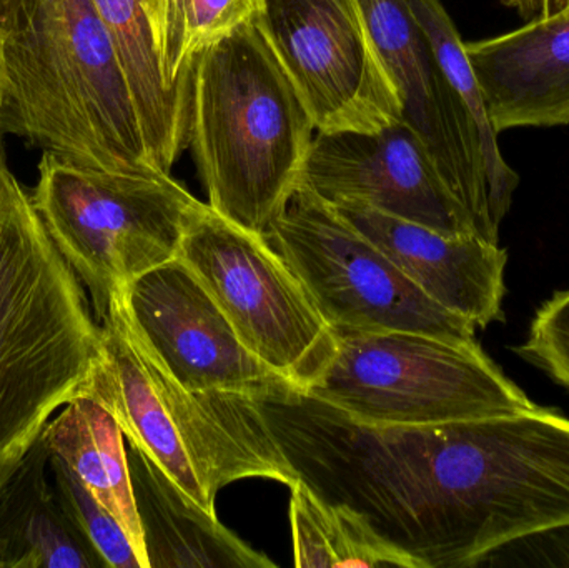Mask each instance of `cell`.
Returning a JSON list of instances; mask_svg holds the SVG:
<instances>
[{
	"label": "cell",
	"mask_w": 569,
	"mask_h": 568,
	"mask_svg": "<svg viewBox=\"0 0 569 568\" xmlns=\"http://www.w3.org/2000/svg\"><path fill=\"white\" fill-rule=\"evenodd\" d=\"M116 296L137 343L187 390L262 397L295 387L243 346L182 260L142 273Z\"/></svg>",
	"instance_id": "30bf717a"
},
{
	"label": "cell",
	"mask_w": 569,
	"mask_h": 568,
	"mask_svg": "<svg viewBox=\"0 0 569 568\" xmlns=\"http://www.w3.org/2000/svg\"><path fill=\"white\" fill-rule=\"evenodd\" d=\"M2 56L6 136L89 169L160 172L116 43L90 0H27Z\"/></svg>",
	"instance_id": "6da1fadb"
},
{
	"label": "cell",
	"mask_w": 569,
	"mask_h": 568,
	"mask_svg": "<svg viewBox=\"0 0 569 568\" xmlns=\"http://www.w3.org/2000/svg\"><path fill=\"white\" fill-rule=\"evenodd\" d=\"M257 20L318 132H377L403 119L357 0H262Z\"/></svg>",
	"instance_id": "9c48e42d"
},
{
	"label": "cell",
	"mask_w": 569,
	"mask_h": 568,
	"mask_svg": "<svg viewBox=\"0 0 569 568\" xmlns=\"http://www.w3.org/2000/svg\"><path fill=\"white\" fill-rule=\"evenodd\" d=\"M308 396L370 426H438L515 416L537 403L480 343L420 332H343Z\"/></svg>",
	"instance_id": "5b68a950"
},
{
	"label": "cell",
	"mask_w": 569,
	"mask_h": 568,
	"mask_svg": "<svg viewBox=\"0 0 569 568\" xmlns=\"http://www.w3.org/2000/svg\"><path fill=\"white\" fill-rule=\"evenodd\" d=\"M27 452V449L22 450H12V452L0 454V487L6 482L7 477L13 472L17 464L22 459L23 454Z\"/></svg>",
	"instance_id": "484cf974"
},
{
	"label": "cell",
	"mask_w": 569,
	"mask_h": 568,
	"mask_svg": "<svg viewBox=\"0 0 569 568\" xmlns=\"http://www.w3.org/2000/svg\"><path fill=\"white\" fill-rule=\"evenodd\" d=\"M315 130L259 20L197 59L190 143L209 206L220 216L266 236L298 189Z\"/></svg>",
	"instance_id": "7a4b0ae2"
},
{
	"label": "cell",
	"mask_w": 569,
	"mask_h": 568,
	"mask_svg": "<svg viewBox=\"0 0 569 568\" xmlns=\"http://www.w3.org/2000/svg\"><path fill=\"white\" fill-rule=\"evenodd\" d=\"M408 3H410L418 22L430 37L448 80L457 90L461 102L465 103L475 126H477L495 213L503 222L508 210H510L515 190L520 183V176L505 162L503 156H501L500 147H498V133L495 132L493 123H491L483 90L475 77L467 52H465V42L440 0H408Z\"/></svg>",
	"instance_id": "44dd1931"
},
{
	"label": "cell",
	"mask_w": 569,
	"mask_h": 568,
	"mask_svg": "<svg viewBox=\"0 0 569 568\" xmlns=\"http://www.w3.org/2000/svg\"><path fill=\"white\" fill-rule=\"evenodd\" d=\"M266 239L335 333L420 332L477 343V327L421 292L331 203L298 187Z\"/></svg>",
	"instance_id": "ba28073f"
},
{
	"label": "cell",
	"mask_w": 569,
	"mask_h": 568,
	"mask_svg": "<svg viewBox=\"0 0 569 568\" xmlns=\"http://www.w3.org/2000/svg\"><path fill=\"white\" fill-rule=\"evenodd\" d=\"M495 132L569 123V10L465 43Z\"/></svg>",
	"instance_id": "5bb4252c"
},
{
	"label": "cell",
	"mask_w": 569,
	"mask_h": 568,
	"mask_svg": "<svg viewBox=\"0 0 569 568\" xmlns=\"http://www.w3.org/2000/svg\"><path fill=\"white\" fill-rule=\"evenodd\" d=\"M40 439L82 486L119 520L149 568L142 526L137 512L126 436L116 417L89 396L67 402L43 427Z\"/></svg>",
	"instance_id": "e0dca14e"
},
{
	"label": "cell",
	"mask_w": 569,
	"mask_h": 568,
	"mask_svg": "<svg viewBox=\"0 0 569 568\" xmlns=\"http://www.w3.org/2000/svg\"><path fill=\"white\" fill-rule=\"evenodd\" d=\"M130 337L137 349L110 350L90 396L186 496L216 514L217 494L237 480L297 482L252 397L187 390Z\"/></svg>",
	"instance_id": "277c9868"
},
{
	"label": "cell",
	"mask_w": 569,
	"mask_h": 568,
	"mask_svg": "<svg viewBox=\"0 0 569 568\" xmlns=\"http://www.w3.org/2000/svg\"><path fill=\"white\" fill-rule=\"evenodd\" d=\"M106 23L136 100L147 149L170 173L190 146L192 106L167 87L153 40V0H90Z\"/></svg>",
	"instance_id": "ac0fdd59"
},
{
	"label": "cell",
	"mask_w": 569,
	"mask_h": 568,
	"mask_svg": "<svg viewBox=\"0 0 569 568\" xmlns=\"http://www.w3.org/2000/svg\"><path fill=\"white\" fill-rule=\"evenodd\" d=\"M26 6L27 0H0V40L13 32Z\"/></svg>",
	"instance_id": "d4e9b609"
},
{
	"label": "cell",
	"mask_w": 569,
	"mask_h": 568,
	"mask_svg": "<svg viewBox=\"0 0 569 568\" xmlns=\"http://www.w3.org/2000/svg\"><path fill=\"white\" fill-rule=\"evenodd\" d=\"M30 193L0 176V454L29 449L102 360V327Z\"/></svg>",
	"instance_id": "3957f363"
},
{
	"label": "cell",
	"mask_w": 569,
	"mask_h": 568,
	"mask_svg": "<svg viewBox=\"0 0 569 568\" xmlns=\"http://www.w3.org/2000/svg\"><path fill=\"white\" fill-rule=\"evenodd\" d=\"M381 66L397 89L401 116L430 150L445 182L470 213L480 239L498 243L480 137L408 0H357Z\"/></svg>",
	"instance_id": "8fae6325"
},
{
	"label": "cell",
	"mask_w": 569,
	"mask_h": 568,
	"mask_svg": "<svg viewBox=\"0 0 569 568\" xmlns=\"http://www.w3.org/2000/svg\"><path fill=\"white\" fill-rule=\"evenodd\" d=\"M49 462L39 436L0 487V568L107 567L63 510Z\"/></svg>",
	"instance_id": "2e32d148"
},
{
	"label": "cell",
	"mask_w": 569,
	"mask_h": 568,
	"mask_svg": "<svg viewBox=\"0 0 569 568\" xmlns=\"http://www.w3.org/2000/svg\"><path fill=\"white\" fill-rule=\"evenodd\" d=\"M518 352L569 389V289L541 306Z\"/></svg>",
	"instance_id": "603a6c76"
},
{
	"label": "cell",
	"mask_w": 569,
	"mask_h": 568,
	"mask_svg": "<svg viewBox=\"0 0 569 568\" xmlns=\"http://www.w3.org/2000/svg\"><path fill=\"white\" fill-rule=\"evenodd\" d=\"M290 489L295 567L417 568L353 510L325 502L301 480Z\"/></svg>",
	"instance_id": "d6986e66"
},
{
	"label": "cell",
	"mask_w": 569,
	"mask_h": 568,
	"mask_svg": "<svg viewBox=\"0 0 569 568\" xmlns=\"http://www.w3.org/2000/svg\"><path fill=\"white\" fill-rule=\"evenodd\" d=\"M53 487L67 516L110 568H143L119 520L82 486L59 457L50 456Z\"/></svg>",
	"instance_id": "7402d4cb"
},
{
	"label": "cell",
	"mask_w": 569,
	"mask_h": 568,
	"mask_svg": "<svg viewBox=\"0 0 569 568\" xmlns=\"http://www.w3.org/2000/svg\"><path fill=\"white\" fill-rule=\"evenodd\" d=\"M333 207L445 309L470 320L477 329L505 319L508 253L498 243L473 233L448 236L363 203Z\"/></svg>",
	"instance_id": "4fadbf2b"
},
{
	"label": "cell",
	"mask_w": 569,
	"mask_h": 568,
	"mask_svg": "<svg viewBox=\"0 0 569 568\" xmlns=\"http://www.w3.org/2000/svg\"><path fill=\"white\" fill-rule=\"evenodd\" d=\"M137 512L149 568H270L276 564L223 527L142 450L129 444Z\"/></svg>",
	"instance_id": "9a60e30c"
},
{
	"label": "cell",
	"mask_w": 569,
	"mask_h": 568,
	"mask_svg": "<svg viewBox=\"0 0 569 568\" xmlns=\"http://www.w3.org/2000/svg\"><path fill=\"white\" fill-rule=\"evenodd\" d=\"M2 102H3V56H2V40H0V176H2L7 167L6 149H3V133L2 130Z\"/></svg>",
	"instance_id": "4316f807"
},
{
	"label": "cell",
	"mask_w": 569,
	"mask_h": 568,
	"mask_svg": "<svg viewBox=\"0 0 569 568\" xmlns=\"http://www.w3.org/2000/svg\"><path fill=\"white\" fill-rule=\"evenodd\" d=\"M505 6L517 10L527 22L568 12L569 0H501Z\"/></svg>",
	"instance_id": "cb8c5ba5"
},
{
	"label": "cell",
	"mask_w": 569,
	"mask_h": 568,
	"mask_svg": "<svg viewBox=\"0 0 569 568\" xmlns=\"http://www.w3.org/2000/svg\"><path fill=\"white\" fill-rule=\"evenodd\" d=\"M260 12L262 0H153V40L167 87L192 106L197 59Z\"/></svg>",
	"instance_id": "ffe728a7"
},
{
	"label": "cell",
	"mask_w": 569,
	"mask_h": 568,
	"mask_svg": "<svg viewBox=\"0 0 569 568\" xmlns=\"http://www.w3.org/2000/svg\"><path fill=\"white\" fill-rule=\"evenodd\" d=\"M30 199L89 289L99 323L122 287L177 259L187 222L202 203L170 173L107 172L46 152Z\"/></svg>",
	"instance_id": "8992f818"
},
{
	"label": "cell",
	"mask_w": 569,
	"mask_h": 568,
	"mask_svg": "<svg viewBox=\"0 0 569 568\" xmlns=\"http://www.w3.org/2000/svg\"><path fill=\"white\" fill-rule=\"evenodd\" d=\"M177 259L206 287L243 346L307 392L333 359L337 336L266 236L202 202L187 222Z\"/></svg>",
	"instance_id": "52a82bcc"
},
{
	"label": "cell",
	"mask_w": 569,
	"mask_h": 568,
	"mask_svg": "<svg viewBox=\"0 0 569 568\" xmlns=\"http://www.w3.org/2000/svg\"><path fill=\"white\" fill-rule=\"evenodd\" d=\"M298 187L331 206L363 203L448 236H477L423 139L403 119L377 132H318Z\"/></svg>",
	"instance_id": "7c38bea8"
}]
</instances>
